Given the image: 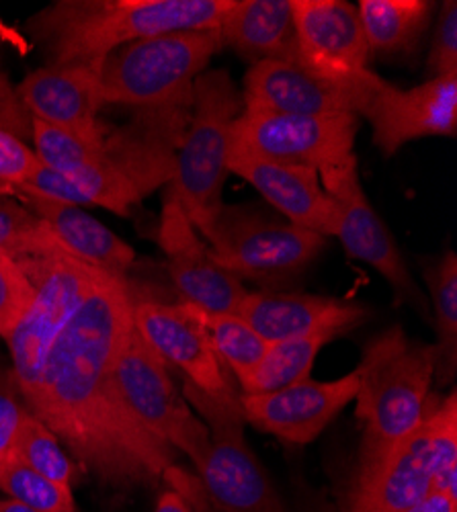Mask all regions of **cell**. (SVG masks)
<instances>
[{
    "instance_id": "6da1fadb",
    "label": "cell",
    "mask_w": 457,
    "mask_h": 512,
    "mask_svg": "<svg viewBox=\"0 0 457 512\" xmlns=\"http://www.w3.org/2000/svg\"><path fill=\"white\" fill-rule=\"evenodd\" d=\"M132 302L126 277H105L58 338L27 404L80 465L113 486L154 484L175 465V449L144 429L115 386Z\"/></svg>"
},
{
    "instance_id": "7a4b0ae2",
    "label": "cell",
    "mask_w": 457,
    "mask_h": 512,
    "mask_svg": "<svg viewBox=\"0 0 457 512\" xmlns=\"http://www.w3.org/2000/svg\"><path fill=\"white\" fill-rule=\"evenodd\" d=\"M232 0H60L29 19L50 66L99 68L113 52L175 31L218 29Z\"/></svg>"
},
{
    "instance_id": "3957f363",
    "label": "cell",
    "mask_w": 457,
    "mask_h": 512,
    "mask_svg": "<svg viewBox=\"0 0 457 512\" xmlns=\"http://www.w3.org/2000/svg\"><path fill=\"white\" fill-rule=\"evenodd\" d=\"M437 369L435 349L414 343L400 326L373 338L359 371L357 418L363 424L359 478L378 469L427 420Z\"/></svg>"
},
{
    "instance_id": "277c9868",
    "label": "cell",
    "mask_w": 457,
    "mask_h": 512,
    "mask_svg": "<svg viewBox=\"0 0 457 512\" xmlns=\"http://www.w3.org/2000/svg\"><path fill=\"white\" fill-rule=\"evenodd\" d=\"M191 103L193 113L175 154L169 197L199 232L224 207L232 125L240 115L242 97L226 70H212L201 72L193 82Z\"/></svg>"
},
{
    "instance_id": "5b68a950",
    "label": "cell",
    "mask_w": 457,
    "mask_h": 512,
    "mask_svg": "<svg viewBox=\"0 0 457 512\" xmlns=\"http://www.w3.org/2000/svg\"><path fill=\"white\" fill-rule=\"evenodd\" d=\"M17 265L31 283L33 297L5 340L13 359L11 371L25 404H29L58 338L109 273L68 252L23 259Z\"/></svg>"
},
{
    "instance_id": "8992f818",
    "label": "cell",
    "mask_w": 457,
    "mask_h": 512,
    "mask_svg": "<svg viewBox=\"0 0 457 512\" xmlns=\"http://www.w3.org/2000/svg\"><path fill=\"white\" fill-rule=\"evenodd\" d=\"M224 48L220 29H191L142 39L113 52L99 66L105 105L171 107Z\"/></svg>"
},
{
    "instance_id": "52a82bcc",
    "label": "cell",
    "mask_w": 457,
    "mask_h": 512,
    "mask_svg": "<svg viewBox=\"0 0 457 512\" xmlns=\"http://www.w3.org/2000/svg\"><path fill=\"white\" fill-rule=\"evenodd\" d=\"M183 396L210 431V445L195 469L212 504L220 512H285L263 463L244 439L240 400L238 404L214 400L189 381Z\"/></svg>"
},
{
    "instance_id": "ba28073f",
    "label": "cell",
    "mask_w": 457,
    "mask_h": 512,
    "mask_svg": "<svg viewBox=\"0 0 457 512\" xmlns=\"http://www.w3.org/2000/svg\"><path fill=\"white\" fill-rule=\"evenodd\" d=\"M197 234L224 271L261 283L298 277L326 246V238L316 232L226 205Z\"/></svg>"
},
{
    "instance_id": "9c48e42d",
    "label": "cell",
    "mask_w": 457,
    "mask_h": 512,
    "mask_svg": "<svg viewBox=\"0 0 457 512\" xmlns=\"http://www.w3.org/2000/svg\"><path fill=\"white\" fill-rule=\"evenodd\" d=\"M117 392L152 435L189 457L193 465L210 445V431L175 388L166 365L130 326L113 365Z\"/></svg>"
},
{
    "instance_id": "30bf717a",
    "label": "cell",
    "mask_w": 457,
    "mask_h": 512,
    "mask_svg": "<svg viewBox=\"0 0 457 512\" xmlns=\"http://www.w3.org/2000/svg\"><path fill=\"white\" fill-rule=\"evenodd\" d=\"M359 117L242 111L232 125L230 152L322 170L353 154Z\"/></svg>"
},
{
    "instance_id": "8fae6325",
    "label": "cell",
    "mask_w": 457,
    "mask_h": 512,
    "mask_svg": "<svg viewBox=\"0 0 457 512\" xmlns=\"http://www.w3.org/2000/svg\"><path fill=\"white\" fill-rule=\"evenodd\" d=\"M318 175L324 191L339 207V230L335 238L341 240L347 254L376 269L400 300H408L425 310L423 293L414 285L390 230L371 207L361 187L357 158L351 154L339 164L318 170Z\"/></svg>"
},
{
    "instance_id": "7c38bea8",
    "label": "cell",
    "mask_w": 457,
    "mask_h": 512,
    "mask_svg": "<svg viewBox=\"0 0 457 512\" xmlns=\"http://www.w3.org/2000/svg\"><path fill=\"white\" fill-rule=\"evenodd\" d=\"M296 64L330 82L363 87L376 78L367 70L369 48L357 7L347 0H292Z\"/></svg>"
},
{
    "instance_id": "4fadbf2b",
    "label": "cell",
    "mask_w": 457,
    "mask_h": 512,
    "mask_svg": "<svg viewBox=\"0 0 457 512\" xmlns=\"http://www.w3.org/2000/svg\"><path fill=\"white\" fill-rule=\"evenodd\" d=\"M132 326L166 365L179 367L199 392L226 404H238L240 396L230 383L228 369L214 351L205 328L183 302L134 300Z\"/></svg>"
},
{
    "instance_id": "5bb4252c",
    "label": "cell",
    "mask_w": 457,
    "mask_h": 512,
    "mask_svg": "<svg viewBox=\"0 0 457 512\" xmlns=\"http://www.w3.org/2000/svg\"><path fill=\"white\" fill-rule=\"evenodd\" d=\"M359 115L369 121L373 144L386 156L412 140L453 138L457 134V74L429 78L412 89H398L380 78Z\"/></svg>"
},
{
    "instance_id": "9a60e30c",
    "label": "cell",
    "mask_w": 457,
    "mask_h": 512,
    "mask_svg": "<svg viewBox=\"0 0 457 512\" xmlns=\"http://www.w3.org/2000/svg\"><path fill=\"white\" fill-rule=\"evenodd\" d=\"M158 244L181 302L212 314L238 316L248 289L212 259L210 246L171 197L162 205Z\"/></svg>"
},
{
    "instance_id": "2e32d148",
    "label": "cell",
    "mask_w": 457,
    "mask_h": 512,
    "mask_svg": "<svg viewBox=\"0 0 457 512\" xmlns=\"http://www.w3.org/2000/svg\"><path fill=\"white\" fill-rule=\"evenodd\" d=\"M359 371L332 381L306 379L271 394H240L244 422L287 443L306 445L320 437L343 408L355 402Z\"/></svg>"
},
{
    "instance_id": "e0dca14e",
    "label": "cell",
    "mask_w": 457,
    "mask_h": 512,
    "mask_svg": "<svg viewBox=\"0 0 457 512\" xmlns=\"http://www.w3.org/2000/svg\"><path fill=\"white\" fill-rule=\"evenodd\" d=\"M380 76L376 74L363 87L330 82L300 64L265 60L251 66L244 78V111L285 113V115H337L355 113L359 117L371 89Z\"/></svg>"
},
{
    "instance_id": "ac0fdd59",
    "label": "cell",
    "mask_w": 457,
    "mask_h": 512,
    "mask_svg": "<svg viewBox=\"0 0 457 512\" xmlns=\"http://www.w3.org/2000/svg\"><path fill=\"white\" fill-rule=\"evenodd\" d=\"M19 99L31 119L89 140H105L99 113L105 107L99 68L46 66L19 84Z\"/></svg>"
},
{
    "instance_id": "d6986e66",
    "label": "cell",
    "mask_w": 457,
    "mask_h": 512,
    "mask_svg": "<svg viewBox=\"0 0 457 512\" xmlns=\"http://www.w3.org/2000/svg\"><path fill=\"white\" fill-rule=\"evenodd\" d=\"M228 173L253 185L289 224L324 238L337 236L339 207L324 191L316 168L230 152Z\"/></svg>"
},
{
    "instance_id": "ffe728a7",
    "label": "cell",
    "mask_w": 457,
    "mask_h": 512,
    "mask_svg": "<svg viewBox=\"0 0 457 512\" xmlns=\"http://www.w3.org/2000/svg\"><path fill=\"white\" fill-rule=\"evenodd\" d=\"M238 316L273 345L318 332L347 334L365 322L367 310L326 295L248 291Z\"/></svg>"
},
{
    "instance_id": "44dd1931",
    "label": "cell",
    "mask_w": 457,
    "mask_h": 512,
    "mask_svg": "<svg viewBox=\"0 0 457 512\" xmlns=\"http://www.w3.org/2000/svg\"><path fill=\"white\" fill-rule=\"evenodd\" d=\"M433 492L431 414L371 474L357 478L351 512H404Z\"/></svg>"
},
{
    "instance_id": "7402d4cb",
    "label": "cell",
    "mask_w": 457,
    "mask_h": 512,
    "mask_svg": "<svg viewBox=\"0 0 457 512\" xmlns=\"http://www.w3.org/2000/svg\"><path fill=\"white\" fill-rule=\"evenodd\" d=\"M15 195L50 228L74 259L115 277H123L134 265V248L85 209L25 189H15Z\"/></svg>"
},
{
    "instance_id": "603a6c76",
    "label": "cell",
    "mask_w": 457,
    "mask_h": 512,
    "mask_svg": "<svg viewBox=\"0 0 457 512\" xmlns=\"http://www.w3.org/2000/svg\"><path fill=\"white\" fill-rule=\"evenodd\" d=\"M17 189L33 191L56 201L72 205H97L109 209L117 216H128L130 207L140 203L148 193L121 162L113 158L107 148V156L82 166L70 175H60L56 170L41 164L29 181Z\"/></svg>"
},
{
    "instance_id": "cb8c5ba5",
    "label": "cell",
    "mask_w": 457,
    "mask_h": 512,
    "mask_svg": "<svg viewBox=\"0 0 457 512\" xmlns=\"http://www.w3.org/2000/svg\"><path fill=\"white\" fill-rule=\"evenodd\" d=\"M218 29L222 44L253 64L265 60L296 64L292 0H232Z\"/></svg>"
},
{
    "instance_id": "d4e9b609",
    "label": "cell",
    "mask_w": 457,
    "mask_h": 512,
    "mask_svg": "<svg viewBox=\"0 0 457 512\" xmlns=\"http://www.w3.org/2000/svg\"><path fill=\"white\" fill-rule=\"evenodd\" d=\"M433 13L427 0H361L359 23L369 54L410 52L419 44Z\"/></svg>"
},
{
    "instance_id": "484cf974",
    "label": "cell",
    "mask_w": 457,
    "mask_h": 512,
    "mask_svg": "<svg viewBox=\"0 0 457 512\" xmlns=\"http://www.w3.org/2000/svg\"><path fill=\"white\" fill-rule=\"evenodd\" d=\"M335 338L328 332H318L269 345L259 365L238 381L242 394H271L310 379L320 349Z\"/></svg>"
},
{
    "instance_id": "4316f807",
    "label": "cell",
    "mask_w": 457,
    "mask_h": 512,
    "mask_svg": "<svg viewBox=\"0 0 457 512\" xmlns=\"http://www.w3.org/2000/svg\"><path fill=\"white\" fill-rule=\"evenodd\" d=\"M185 304V302H183ZM210 336L214 351L236 381L251 373L265 357L269 343L236 314H212L185 304Z\"/></svg>"
},
{
    "instance_id": "83f0119b",
    "label": "cell",
    "mask_w": 457,
    "mask_h": 512,
    "mask_svg": "<svg viewBox=\"0 0 457 512\" xmlns=\"http://www.w3.org/2000/svg\"><path fill=\"white\" fill-rule=\"evenodd\" d=\"M427 283L431 289V300L435 310L437 330V377L449 381L457 367V256L445 252L443 259L427 271Z\"/></svg>"
},
{
    "instance_id": "f1b7e54d",
    "label": "cell",
    "mask_w": 457,
    "mask_h": 512,
    "mask_svg": "<svg viewBox=\"0 0 457 512\" xmlns=\"http://www.w3.org/2000/svg\"><path fill=\"white\" fill-rule=\"evenodd\" d=\"M58 252L68 250L35 213L25 205L0 197V256H7L17 263Z\"/></svg>"
},
{
    "instance_id": "f546056e",
    "label": "cell",
    "mask_w": 457,
    "mask_h": 512,
    "mask_svg": "<svg viewBox=\"0 0 457 512\" xmlns=\"http://www.w3.org/2000/svg\"><path fill=\"white\" fill-rule=\"evenodd\" d=\"M11 457L31 467L33 472L66 488H72L76 484L74 461L66 455L60 439L33 414L23 420Z\"/></svg>"
},
{
    "instance_id": "4dcf8cb0",
    "label": "cell",
    "mask_w": 457,
    "mask_h": 512,
    "mask_svg": "<svg viewBox=\"0 0 457 512\" xmlns=\"http://www.w3.org/2000/svg\"><path fill=\"white\" fill-rule=\"evenodd\" d=\"M0 490L33 512H78L72 488L33 472L15 457L0 461Z\"/></svg>"
},
{
    "instance_id": "1f68e13d",
    "label": "cell",
    "mask_w": 457,
    "mask_h": 512,
    "mask_svg": "<svg viewBox=\"0 0 457 512\" xmlns=\"http://www.w3.org/2000/svg\"><path fill=\"white\" fill-rule=\"evenodd\" d=\"M31 140L39 162L60 175H70L107 156V138L89 140L37 119H31Z\"/></svg>"
},
{
    "instance_id": "d6a6232c",
    "label": "cell",
    "mask_w": 457,
    "mask_h": 512,
    "mask_svg": "<svg viewBox=\"0 0 457 512\" xmlns=\"http://www.w3.org/2000/svg\"><path fill=\"white\" fill-rule=\"evenodd\" d=\"M433 492L457 500V400L451 392L431 410Z\"/></svg>"
},
{
    "instance_id": "836d02e7",
    "label": "cell",
    "mask_w": 457,
    "mask_h": 512,
    "mask_svg": "<svg viewBox=\"0 0 457 512\" xmlns=\"http://www.w3.org/2000/svg\"><path fill=\"white\" fill-rule=\"evenodd\" d=\"M33 287L19 265L0 256V336L7 338L31 304Z\"/></svg>"
},
{
    "instance_id": "e575fe53",
    "label": "cell",
    "mask_w": 457,
    "mask_h": 512,
    "mask_svg": "<svg viewBox=\"0 0 457 512\" xmlns=\"http://www.w3.org/2000/svg\"><path fill=\"white\" fill-rule=\"evenodd\" d=\"M29 414L13 371L0 369V461L13 455L15 439Z\"/></svg>"
},
{
    "instance_id": "d590c367",
    "label": "cell",
    "mask_w": 457,
    "mask_h": 512,
    "mask_svg": "<svg viewBox=\"0 0 457 512\" xmlns=\"http://www.w3.org/2000/svg\"><path fill=\"white\" fill-rule=\"evenodd\" d=\"M431 78L457 74V3L447 0L441 5L433 44L427 60Z\"/></svg>"
},
{
    "instance_id": "8d00e7d4",
    "label": "cell",
    "mask_w": 457,
    "mask_h": 512,
    "mask_svg": "<svg viewBox=\"0 0 457 512\" xmlns=\"http://www.w3.org/2000/svg\"><path fill=\"white\" fill-rule=\"evenodd\" d=\"M41 166L37 154L29 150L19 138L0 130V183L7 187H21Z\"/></svg>"
},
{
    "instance_id": "74e56055",
    "label": "cell",
    "mask_w": 457,
    "mask_h": 512,
    "mask_svg": "<svg viewBox=\"0 0 457 512\" xmlns=\"http://www.w3.org/2000/svg\"><path fill=\"white\" fill-rule=\"evenodd\" d=\"M0 130L13 134L21 142L31 138V115L3 72H0Z\"/></svg>"
},
{
    "instance_id": "f35d334b",
    "label": "cell",
    "mask_w": 457,
    "mask_h": 512,
    "mask_svg": "<svg viewBox=\"0 0 457 512\" xmlns=\"http://www.w3.org/2000/svg\"><path fill=\"white\" fill-rule=\"evenodd\" d=\"M404 512H457V500H453L445 494L431 492L425 500H421L419 504H414L412 508H408Z\"/></svg>"
},
{
    "instance_id": "ab89813d",
    "label": "cell",
    "mask_w": 457,
    "mask_h": 512,
    "mask_svg": "<svg viewBox=\"0 0 457 512\" xmlns=\"http://www.w3.org/2000/svg\"><path fill=\"white\" fill-rule=\"evenodd\" d=\"M154 512H195V510L189 506L183 494H179L177 490H166L158 498Z\"/></svg>"
},
{
    "instance_id": "60d3db41",
    "label": "cell",
    "mask_w": 457,
    "mask_h": 512,
    "mask_svg": "<svg viewBox=\"0 0 457 512\" xmlns=\"http://www.w3.org/2000/svg\"><path fill=\"white\" fill-rule=\"evenodd\" d=\"M0 512H33V510H29V508H25V506L7 498V500H0Z\"/></svg>"
},
{
    "instance_id": "b9f144b4",
    "label": "cell",
    "mask_w": 457,
    "mask_h": 512,
    "mask_svg": "<svg viewBox=\"0 0 457 512\" xmlns=\"http://www.w3.org/2000/svg\"><path fill=\"white\" fill-rule=\"evenodd\" d=\"M13 193H15L13 187H7V185L0 183V197H9V195H13Z\"/></svg>"
}]
</instances>
